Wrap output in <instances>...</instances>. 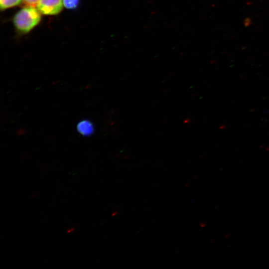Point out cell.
I'll use <instances>...</instances> for the list:
<instances>
[{"instance_id":"obj_7","label":"cell","mask_w":269,"mask_h":269,"mask_svg":"<svg viewBox=\"0 0 269 269\" xmlns=\"http://www.w3.org/2000/svg\"><path fill=\"white\" fill-rule=\"evenodd\" d=\"M74 228H71L69 230L67 231V233H70V232H72L74 230Z\"/></svg>"},{"instance_id":"obj_5","label":"cell","mask_w":269,"mask_h":269,"mask_svg":"<svg viewBox=\"0 0 269 269\" xmlns=\"http://www.w3.org/2000/svg\"><path fill=\"white\" fill-rule=\"evenodd\" d=\"M64 6L67 9H73L77 8L79 0H63Z\"/></svg>"},{"instance_id":"obj_2","label":"cell","mask_w":269,"mask_h":269,"mask_svg":"<svg viewBox=\"0 0 269 269\" xmlns=\"http://www.w3.org/2000/svg\"><path fill=\"white\" fill-rule=\"evenodd\" d=\"M63 0H39L37 8L41 14L45 15H56L62 9Z\"/></svg>"},{"instance_id":"obj_3","label":"cell","mask_w":269,"mask_h":269,"mask_svg":"<svg viewBox=\"0 0 269 269\" xmlns=\"http://www.w3.org/2000/svg\"><path fill=\"white\" fill-rule=\"evenodd\" d=\"M77 132L84 136H89L95 132L93 123L89 120L85 119L78 122L76 127Z\"/></svg>"},{"instance_id":"obj_6","label":"cell","mask_w":269,"mask_h":269,"mask_svg":"<svg viewBox=\"0 0 269 269\" xmlns=\"http://www.w3.org/2000/svg\"><path fill=\"white\" fill-rule=\"evenodd\" d=\"M23 3L27 6H35L37 5L39 0H22Z\"/></svg>"},{"instance_id":"obj_4","label":"cell","mask_w":269,"mask_h":269,"mask_svg":"<svg viewBox=\"0 0 269 269\" xmlns=\"http://www.w3.org/2000/svg\"><path fill=\"white\" fill-rule=\"evenodd\" d=\"M22 0H0V7L1 10L15 6L19 5Z\"/></svg>"},{"instance_id":"obj_1","label":"cell","mask_w":269,"mask_h":269,"mask_svg":"<svg viewBox=\"0 0 269 269\" xmlns=\"http://www.w3.org/2000/svg\"><path fill=\"white\" fill-rule=\"evenodd\" d=\"M41 13L34 6H27L19 10L13 19V24L17 30L27 33L36 26L41 19Z\"/></svg>"}]
</instances>
